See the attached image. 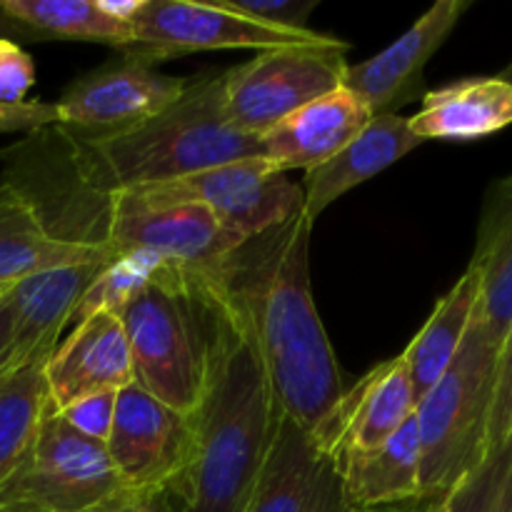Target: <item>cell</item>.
<instances>
[{
	"instance_id": "26",
	"label": "cell",
	"mask_w": 512,
	"mask_h": 512,
	"mask_svg": "<svg viewBox=\"0 0 512 512\" xmlns=\"http://www.w3.org/2000/svg\"><path fill=\"white\" fill-rule=\"evenodd\" d=\"M93 260H110V255L50 240L28 210L8 190L0 188V288H8L40 270Z\"/></svg>"
},
{
	"instance_id": "19",
	"label": "cell",
	"mask_w": 512,
	"mask_h": 512,
	"mask_svg": "<svg viewBox=\"0 0 512 512\" xmlns=\"http://www.w3.org/2000/svg\"><path fill=\"white\" fill-rule=\"evenodd\" d=\"M373 120L363 100L343 88L295 110L263 135V158L280 173L313 170L345 148Z\"/></svg>"
},
{
	"instance_id": "13",
	"label": "cell",
	"mask_w": 512,
	"mask_h": 512,
	"mask_svg": "<svg viewBox=\"0 0 512 512\" xmlns=\"http://www.w3.org/2000/svg\"><path fill=\"white\" fill-rule=\"evenodd\" d=\"M105 450L128 490H168L188 463L190 418L133 383L118 393Z\"/></svg>"
},
{
	"instance_id": "5",
	"label": "cell",
	"mask_w": 512,
	"mask_h": 512,
	"mask_svg": "<svg viewBox=\"0 0 512 512\" xmlns=\"http://www.w3.org/2000/svg\"><path fill=\"white\" fill-rule=\"evenodd\" d=\"M0 188L8 190L50 240L110 253L115 190L83 140L60 125L25 133L0 148Z\"/></svg>"
},
{
	"instance_id": "30",
	"label": "cell",
	"mask_w": 512,
	"mask_h": 512,
	"mask_svg": "<svg viewBox=\"0 0 512 512\" xmlns=\"http://www.w3.org/2000/svg\"><path fill=\"white\" fill-rule=\"evenodd\" d=\"M218 3L245 18L283 30H313L308 20L318 8V0H218Z\"/></svg>"
},
{
	"instance_id": "2",
	"label": "cell",
	"mask_w": 512,
	"mask_h": 512,
	"mask_svg": "<svg viewBox=\"0 0 512 512\" xmlns=\"http://www.w3.org/2000/svg\"><path fill=\"white\" fill-rule=\"evenodd\" d=\"M208 283L218 298L215 343L203 398L190 415L188 463L168 490L185 512H243L263 470L278 408L243 318L223 290Z\"/></svg>"
},
{
	"instance_id": "9",
	"label": "cell",
	"mask_w": 512,
	"mask_h": 512,
	"mask_svg": "<svg viewBox=\"0 0 512 512\" xmlns=\"http://www.w3.org/2000/svg\"><path fill=\"white\" fill-rule=\"evenodd\" d=\"M348 50L275 48L223 70V100L240 130L263 138L295 110L343 88Z\"/></svg>"
},
{
	"instance_id": "25",
	"label": "cell",
	"mask_w": 512,
	"mask_h": 512,
	"mask_svg": "<svg viewBox=\"0 0 512 512\" xmlns=\"http://www.w3.org/2000/svg\"><path fill=\"white\" fill-rule=\"evenodd\" d=\"M478 295L480 273L475 265H468V270L460 275L458 283L438 300L428 323L420 328V333L400 353L405 365H408L415 405L443 378V373L450 368L455 355H458L465 333L470 328V320H473Z\"/></svg>"
},
{
	"instance_id": "38",
	"label": "cell",
	"mask_w": 512,
	"mask_h": 512,
	"mask_svg": "<svg viewBox=\"0 0 512 512\" xmlns=\"http://www.w3.org/2000/svg\"><path fill=\"white\" fill-rule=\"evenodd\" d=\"M445 505H448V498H443V500H435V503H430L428 508H425L423 512H445Z\"/></svg>"
},
{
	"instance_id": "10",
	"label": "cell",
	"mask_w": 512,
	"mask_h": 512,
	"mask_svg": "<svg viewBox=\"0 0 512 512\" xmlns=\"http://www.w3.org/2000/svg\"><path fill=\"white\" fill-rule=\"evenodd\" d=\"M125 193L145 203H198L230 233L250 240L303 213V188L265 158H245Z\"/></svg>"
},
{
	"instance_id": "16",
	"label": "cell",
	"mask_w": 512,
	"mask_h": 512,
	"mask_svg": "<svg viewBox=\"0 0 512 512\" xmlns=\"http://www.w3.org/2000/svg\"><path fill=\"white\" fill-rule=\"evenodd\" d=\"M415 415V393L403 355L375 365L348 385L315 445L338 463L353 453H370L388 443Z\"/></svg>"
},
{
	"instance_id": "33",
	"label": "cell",
	"mask_w": 512,
	"mask_h": 512,
	"mask_svg": "<svg viewBox=\"0 0 512 512\" xmlns=\"http://www.w3.org/2000/svg\"><path fill=\"white\" fill-rule=\"evenodd\" d=\"M58 105L43 100H25V103H0V135L5 133H33V130L58 125Z\"/></svg>"
},
{
	"instance_id": "28",
	"label": "cell",
	"mask_w": 512,
	"mask_h": 512,
	"mask_svg": "<svg viewBox=\"0 0 512 512\" xmlns=\"http://www.w3.org/2000/svg\"><path fill=\"white\" fill-rule=\"evenodd\" d=\"M163 260L155 255L143 253H125L115 255L90 283L85 295L80 298L78 308H75L73 325L80 320L90 318L95 313H113L118 315L125 310V305L153 280V275L163 268Z\"/></svg>"
},
{
	"instance_id": "4",
	"label": "cell",
	"mask_w": 512,
	"mask_h": 512,
	"mask_svg": "<svg viewBox=\"0 0 512 512\" xmlns=\"http://www.w3.org/2000/svg\"><path fill=\"white\" fill-rule=\"evenodd\" d=\"M120 320L135 383L190 418L203 398L218 325V298L208 278L165 263Z\"/></svg>"
},
{
	"instance_id": "15",
	"label": "cell",
	"mask_w": 512,
	"mask_h": 512,
	"mask_svg": "<svg viewBox=\"0 0 512 512\" xmlns=\"http://www.w3.org/2000/svg\"><path fill=\"white\" fill-rule=\"evenodd\" d=\"M243 512H353L328 453L293 420L278 415L273 440Z\"/></svg>"
},
{
	"instance_id": "17",
	"label": "cell",
	"mask_w": 512,
	"mask_h": 512,
	"mask_svg": "<svg viewBox=\"0 0 512 512\" xmlns=\"http://www.w3.org/2000/svg\"><path fill=\"white\" fill-rule=\"evenodd\" d=\"M110 260L40 270L5 290L13 313V338H10L5 373L40 363L53 355L63 330L73 323L80 298Z\"/></svg>"
},
{
	"instance_id": "8",
	"label": "cell",
	"mask_w": 512,
	"mask_h": 512,
	"mask_svg": "<svg viewBox=\"0 0 512 512\" xmlns=\"http://www.w3.org/2000/svg\"><path fill=\"white\" fill-rule=\"evenodd\" d=\"M3 490L28 512H98L128 488L105 445L70 428L48 403L23 465Z\"/></svg>"
},
{
	"instance_id": "37",
	"label": "cell",
	"mask_w": 512,
	"mask_h": 512,
	"mask_svg": "<svg viewBox=\"0 0 512 512\" xmlns=\"http://www.w3.org/2000/svg\"><path fill=\"white\" fill-rule=\"evenodd\" d=\"M0 512H28V510L20 508V505L15 503V500L10 498L3 488H0Z\"/></svg>"
},
{
	"instance_id": "27",
	"label": "cell",
	"mask_w": 512,
	"mask_h": 512,
	"mask_svg": "<svg viewBox=\"0 0 512 512\" xmlns=\"http://www.w3.org/2000/svg\"><path fill=\"white\" fill-rule=\"evenodd\" d=\"M48 403L45 360L0 375V488L23 465Z\"/></svg>"
},
{
	"instance_id": "18",
	"label": "cell",
	"mask_w": 512,
	"mask_h": 512,
	"mask_svg": "<svg viewBox=\"0 0 512 512\" xmlns=\"http://www.w3.org/2000/svg\"><path fill=\"white\" fill-rule=\"evenodd\" d=\"M135 383L133 358L123 320L113 313H95L73 325L70 335L45 360V385L55 410L93 393Z\"/></svg>"
},
{
	"instance_id": "41",
	"label": "cell",
	"mask_w": 512,
	"mask_h": 512,
	"mask_svg": "<svg viewBox=\"0 0 512 512\" xmlns=\"http://www.w3.org/2000/svg\"><path fill=\"white\" fill-rule=\"evenodd\" d=\"M3 290H5V288H0V293H3Z\"/></svg>"
},
{
	"instance_id": "23",
	"label": "cell",
	"mask_w": 512,
	"mask_h": 512,
	"mask_svg": "<svg viewBox=\"0 0 512 512\" xmlns=\"http://www.w3.org/2000/svg\"><path fill=\"white\" fill-rule=\"evenodd\" d=\"M470 265L480 273L475 315L500 350L512 325V173L485 195Z\"/></svg>"
},
{
	"instance_id": "14",
	"label": "cell",
	"mask_w": 512,
	"mask_h": 512,
	"mask_svg": "<svg viewBox=\"0 0 512 512\" xmlns=\"http://www.w3.org/2000/svg\"><path fill=\"white\" fill-rule=\"evenodd\" d=\"M468 8L470 0L435 3L388 48L363 63L348 65L343 85L363 100L373 118L398 115L408 103L423 100L425 65L450 38Z\"/></svg>"
},
{
	"instance_id": "11",
	"label": "cell",
	"mask_w": 512,
	"mask_h": 512,
	"mask_svg": "<svg viewBox=\"0 0 512 512\" xmlns=\"http://www.w3.org/2000/svg\"><path fill=\"white\" fill-rule=\"evenodd\" d=\"M188 78L160 73L155 65L118 53L100 68L70 80L58 105L60 128L73 138H118L163 113L180 98Z\"/></svg>"
},
{
	"instance_id": "6",
	"label": "cell",
	"mask_w": 512,
	"mask_h": 512,
	"mask_svg": "<svg viewBox=\"0 0 512 512\" xmlns=\"http://www.w3.org/2000/svg\"><path fill=\"white\" fill-rule=\"evenodd\" d=\"M498 358V345L473 310L458 355L415 405L420 490L428 503L448 498L488 455Z\"/></svg>"
},
{
	"instance_id": "24",
	"label": "cell",
	"mask_w": 512,
	"mask_h": 512,
	"mask_svg": "<svg viewBox=\"0 0 512 512\" xmlns=\"http://www.w3.org/2000/svg\"><path fill=\"white\" fill-rule=\"evenodd\" d=\"M0 30L8 38L70 40L110 45L118 53L133 45V28L113 18L100 0H0Z\"/></svg>"
},
{
	"instance_id": "35",
	"label": "cell",
	"mask_w": 512,
	"mask_h": 512,
	"mask_svg": "<svg viewBox=\"0 0 512 512\" xmlns=\"http://www.w3.org/2000/svg\"><path fill=\"white\" fill-rule=\"evenodd\" d=\"M10 288V285H8ZM5 288V290H8ZM5 290L0 293V375L5 373V360H8L10 350V338H13V313H10L8 298H5Z\"/></svg>"
},
{
	"instance_id": "40",
	"label": "cell",
	"mask_w": 512,
	"mask_h": 512,
	"mask_svg": "<svg viewBox=\"0 0 512 512\" xmlns=\"http://www.w3.org/2000/svg\"><path fill=\"white\" fill-rule=\"evenodd\" d=\"M510 425H512V410H510Z\"/></svg>"
},
{
	"instance_id": "32",
	"label": "cell",
	"mask_w": 512,
	"mask_h": 512,
	"mask_svg": "<svg viewBox=\"0 0 512 512\" xmlns=\"http://www.w3.org/2000/svg\"><path fill=\"white\" fill-rule=\"evenodd\" d=\"M33 85V58L15 40L0 38V103H25Z\"/></svg>"
},
{
	"instance_id": "21",
	"label": "cell",
	"mask_w": 512,
	"mask_h": 512,
	"mask_svg": "<svg viewBox=\"0 0 512 512\" xmlns=\"http://www.w3.org/2000/svg\"><path fill=\"white\" fill-rule=\"evenodd\" d=\"M418 145H423V140L410 130L408 118L403 115L373 118L340 153L305 173L303 185H300L303 188V218L315 225V220L335 200L343 198L348 190L363 185L365 180L383 173L385 168L413 153Z\"/></svg>"
},
{
	"instance_id": "34",
	"label": "cell",
	"mask_w": 512,
	"mask_h": 512,
	"mask_svg": "<svg viewBox=\"0 0 512 512\" xmlns=\"http://www.w3.org/2000/svg\"><path fill=\"white\" fill-rule=\"evenodd\" d=\"M98 512H185L173 493L165 488L153 490H123Z\"/></svg>"
},
{
	"instance_id": "22",
	"label": "cell",
	"mask_w": 512,
	"mask_h": 512,
	"mask_svg": "<svg viewBox=\"0 0 512 512\" xmlns=\"http://www.w3.org/2000/svg\"><path fill=\"white\" fill-rule=\"evenodd\" d=\"M408 123L423 143L485 138L512 125V85L490 75L425 90L423 108Z\"/></svg>"
},
{
	"instance_id": "7",
	"label": "cell",
	"mask_w": 512,
	"mask_h": 512,
	"mask_svg": "<svg viewBox=\"0 0 512 512\" xmlns=\"http://www.w3.org/2000/svg\"><path fill=\"white\" fill-rule=\"evenodd\" d=\"M335 48L350 43L320 30H283L250 20L215 3L193 0H143L133 20V45L123 53L155 65L208 50Z\"/></svg>"
},
{
	"instance_id": "29",
	"label": "cell",
	"mask_w": 512,
	"mask_h": 512,
	"mask_svg": "<svg viewBox=\"0 0 512 512\" xmlns=\"http://www.w3.org/2000/svg\"><path fill=\"white\" fill-rule=\"evenodd\" d=\"M512 465V435L488 450L478 468L448 495L445 512H495Z\"/></svg>"
},
{
	"instance_id": "12",
	"label": "cell",
	"mask_w": 512,
	"mask_h": 512,
	"mask_svg": "<svg viewBox=\"0 0 512 512\" xmlns=\"http://www.w3.org/2000/svg\"><path fill=\"white\" fill-rule=\"evenodd\" d=\"M243 243L198 203H145L125 190L115 193L113 258L143 250L168 265L208 270Z\"/></svg>"
},
{
	"instance_id": "20",
	"label": "cell",
	"mask_w": 512,
	"mask_h": 512,
	"mask_svg": "<svg viewBox=\"0 0 512 512\" xmlns=\"http://www.w3.org/2000/svg\"><path fill=\"white\" fill-rule=\"evenodd\" d=\"M335 465L353 512H423L430 505L420 490V435L415 415L378 450L345 455Z\"/></svg>"
},
{
	"instance_id": "36",
	"label": "cell",
	"mask_w": 512,
	"mask_h": 512,
	"mask_svg": "<svg viewBox=\"0 0 512 512\" xmlns=\"http://www.w3.org/2000/svg\"><path fill=\"white\" fill-rule=\"evenodd\" d=\"M495 512H512V465H510V473H508V480H505V488H503V495H500V503Z\"/></svg>"
},
{
	"instance_id": "1",
	"label": "cell",
	"mask_w": 512,
	"mask_h": 512,
	"mask_svg": "<svg viewBox=\"0 0 512 512\" xmlns=\"http://www.w3.org/2000/svg\"><path fill=\"white\" fill-rule=\"evenodd\" d=\"M310 235L313 223L300 213L245 240L203 273L243 318L278 415L315 438L348 383L315 308Z\"/></svg>"
},
{
	"instance_id": "39",
	"label": "cell",
	"mask_w": 512,
	"mask_h": 512,
	"mask_svg": "<svg viewBox=\"0 0 512 512\" xmlns=\"http://www.w3.org/2000/svg\"><path fill=\"white\" fill-rule=\"evenodd\" d=\"M498 78H500V80H505V83H510V85H512V63L508 65V68H503V70H500V73H498Z\"/></svg>"
},
{
	"instance_id": "31",
	"label": "cell",
	"mask_w": 512,
	"mask_h": 512,
	"mask_svg": "<svg viewBox=\"0 0 512 512\" xmlns=\"http://www.w3.org/2000/svg\"><path fill=\"white\" fill-rule=\"evenodd\" d=\"M115 403H118V393L105 390V393L85 395V398L75 400L68 408L58 410V413L63 415L65 423L73 430H78L80 435H85V438L90 440H98V443L105 445L110 428H113Z\"/></svg>"
},
{
	"instance_id": "3",
	"label": "cell",
	"mask_w": 512,
	"mask_h": 512,
	"mask_svg": "<svg viewBox=\"0 0 512 512\" xmlns=\"http://www.w3.org/2000/svg\"><path fill=\"white\" fill-rule=\"evenodd\" d=\"M85 148L115 193L168 183L235 160L263 158V138L240 130L225 110L223 73L190 78L163 113L130 133L85 143Z\"/></svg>"
}]
</instances>
